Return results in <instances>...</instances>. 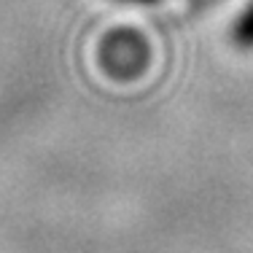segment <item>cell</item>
<instances>
[{"label": "cell", "instance_id": "1", "mask_svg": "<svg viewBox=\"0 0 253 253\" xmlns=\"http://www.w3.org/2000/svg\"><path fill=\"white\" fill-rule=\"evenodd\" d=\"M100 62L116 78H135L148 65V43L132 30H116L102 41Z\"/></svg>", "mask_w": 253, "mask_h": 253}, {"label": "cell", "instance_id": "2", "mask_svg": "<svg viewBox=\"0 0 253 253\" xmlns=\"http://www.w3.org/2000/svg\"><path fill=\"white\" fill-rule=\"evenodd\" d=\"M234 43L243 46V49H251L253 46V0L248 3V8L243 11V16L234 25Z\"/></svg>", "mask_w": 253, "mask_h": 253}, {"label": "cell", "instance_id": "3", "mask_svg": "<svg viewBox=\"0 0 253 253\" xmlns=\"http://www.w3.org/2000/svg\"><path fill=\"white\" fill-rule=\"evenodd\" d=\"M132 3H156V0H132Z\"/></svg>", "mask_w": 253, "mask_h": 253}]
</instances>
